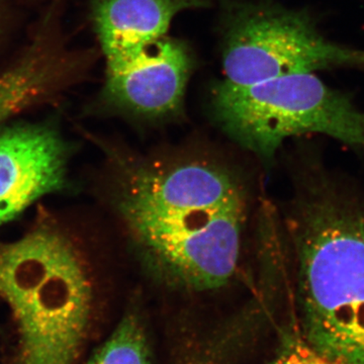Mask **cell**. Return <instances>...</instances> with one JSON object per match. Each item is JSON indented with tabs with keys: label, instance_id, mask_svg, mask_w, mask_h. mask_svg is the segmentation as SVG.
Listing matches in <instances>:
<instances>
[{
	"label": "cell",
	"instance_id": "6da1fadb",
	"mask_svg": "<svg viewBox=\"0 0 364 364\" xmlns=\"http://www.w3.org/2000/svg\"><path fill=\"white\" fill-rule=\"evenodd\" d=\"M107 157L109 205L146 277L183 294L233 284L253 215L243 171L196 151L141 154L114 147Z\"/></svg>",
	"mask_w": 364,
	"mask_h": 364
},
{
	"label": "cell",
	"instance_id": "7a4b0ae2",
	"mask_svg": "<svg viewBox=\"0 0 364 364\" xmlns=\"http://www.w3.org/2000/svg\"><path fill=\"white\" fill-rule=\"evenodd\" d=\"M299 334L335 364H364V203L306 179L287 213Z\"/></svg>",
	"mask_w": 364,
	"mask_h": 364
},
{
	"label": "cell",
	"instance_id": "3957f363",
	"mask_svg": "<svg viewBox=\"0 0 364 364\" xmlns=\"http://www.w3.org/2000/svg\"><path fill=\"white\" fill-rule=\"evenodd\" d=\"M0 299L18 331L14 364H74L90 327L95 284L85 255L58 224L41 221L0 242Z\"/></svg>",
	"mask_w": 364,
	"mask_h": 364
},
{
	"label": "cell",
	"instance_id": "277c9868",
	"mask_svg": "<svg viewBox=\"0 0 364 364\" xmlns=\"http://www.w3.org/2000/svg\"><path fill=\"white\" fill-rule=\"evenodd\" d=\"M212 112L230 139L267 165L284 141L305 134L364 151V112L312 72L244 86L223 81L213 93Z\"/></svg>",
	"mask_w": 364,
	"mask_h": 364
},
{
	"label": "cell",
	"instance_id": "5b68a950",
	"mask_svg": "<svg viewBox=\"0 0 364 364\" xmlns=\"http://www.w3.org/2000/svg\"><path fill=\"white\" fill-rule=\"evenodd\" d=\"M223 68L226 82L250 85L303 72L364 70V50L327 39L305 11L250 4L228 21Z\"/></svg>",
	"mask_w": 364,
	"mask_h": 364
},
{
	"label": "cell",
	"instance_id": "8992f818",
	"mask_svg": "<svg viewBox=\"0 0 364 364\" xmlns=\"http://www.w3.org/2000/svg\"><path fill=\"white\" fill-rule=\"evenodd\" d=\"M193 64L186 45L166 36L129 63L107 70L105 102L119 114L142 121L178 119Z\"/></svg>",
	"mask_w": 364,
	"mask_h": 364
},
{
	"label": "cell",
	"instance_id": "52a82bcc",
	"mask_svg": "<svg viewBox=\"0 0 364 364\" xmlns=\"http://www.w3.org/2000/svg\"><path fill=\"white\" fill-rule=\"evenodd\" d=\"M69 149L47 124H0V226L66 188Z\"/></svg>",
	"mask_w": 364,
	"mask_h": 364
},
{
	"label": "cell",
	"instance_id": "ba28073f",
	"mask_svg": "<svg viewBox=\"0 0 364 364\" xmlns=\"http://www.w3.org/2000/svg\"><path fill=\"white\" fill-rule=\"evenodd\" d=\"M205 6V0H97L95 26L107 70L129 63L166 37L177 14Z\"/></svg>",
	"mask_w": 364,
	"mask_h": 364
},
{
	"label": "cell",
	"instance_id": "9c48e42d",
	"mask_svg": "<svg viewBox=\"0 0 364 364\" xmlns=\"http://www.w3.org/2000/svg\"><path fill=\"white\" fill-rule=\"evenodd\" d=\"M59 59L40 48L0 75V124L53 90L64 73Z\"/></svg>",
	"mask_w": 364,
	"mask_h": 364
},
{
	"label": "cell",
	"instance_id": "30bf717a",
	"mask_svg": "<svg viewBox=\"0 0 364 364\" xmlns=\"http://www.w3.org/2000/svg\"><path fill=\"white\" fill-rule=\"evenodd\" d=\"M138 299L86 364H151L147 333Z\"/></svg>",
	"mask_w": 364,
	"mask_h": 364
},
{
	"label": "cell",
	"instance_id": "8fae6325",
	"mask_svg": "<svg viewBox=\"0 0 364 364\" xmlns=\"http://www.w3.org/2000/svg\"><path fill=\"white\" fill-rule=\"evenodd\" d=\"M268 364H335L313 350L301 334L287 335L277 358Z\"/></svg>",
	"mask_w": 364,
	"mask_h": 364
}]
</instances>
